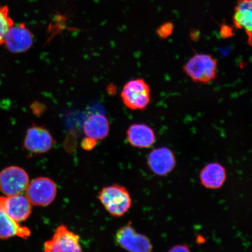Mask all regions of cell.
<instances>
[{
    "label": "cell",
    "mask_w": 252,
    "mask_h": 252,
    "mask_svg": "<svg viewBox=\"0 0 252 252\" xmlns=\"http://www.w3.org/2000/svg\"><path fill=\"white\" fill-rule=\"evenodd\" d=\"M218 63L209 54H196L184 66L185 74L195 83L209 84L217 77Z\"/></svg>",
    "instance_id": "obj_1"
},
{
    "label": "cell",
    "mask_w": 252,
    "mask_h": 252,
    "mask_svg": "<svg viewBox=\"0 0 252 252\" xmlns=\"http://www.w3.org/2000/svg\"><path fill=\"white\" fill-rule=\"evenodd\" d=\"M98 198L108 212L115 217L124 216L132 206L131 197L128 191L119 185L103 188Z\"/></svg>",
    "instance_id": "obj_2"
},
{
    "label": "cell",
    "mask_w": 252,
    "mask_h": 252,
    "mask_svg": "<svg viewBox=\"0 0 252 252\" xmlns=\"http://www.w3.org/2000/svg\"><path fill=\"white\" fill-rule=\"evenodd\" d=\"M121 97L127 108L134 110H144L151 102L149 85L143 79L129 81L123 88Z\"/></svg>",
    "instance_id": "obj_3"
},
{
    "label": "cell",
    "mask_w": 252,
    "mask_h": 252,
    "mask_svg": "<svg viewBox=\"0 0 252 252\" xmlns=\"http://www.w3.org/2000/svg\"><path fill=\"white\" fill-rule=\"evenodd\" d=\"M25 191V196L32 205L43 207L49 206L55 200L58 189L51 179L39 177L29 183Z\"/></svg>",
    "instance_id": "obj_4"
},
{
    "label": "cell",
    "mask_w": 252,
    "mask_h": 252,
    "mask_svg": "<svg viewBox=\"0 0 252 252\" xmlns=\"http://www.w3.org/2000/svg\"><path fill=\"white\" fill-rule=\"evenodd\" d=\"M29 183V176L21 167L10 166L0 172V191L6 196L23 193Z\"/></svg>",
    "instance_id": "obj_5"
},
{
    "label": "cell",
    "mask_w": 252,
    "mask_h": 252,
    "mask_svg": "<svg viewBox=\"0 0 252 252\" xmlns=\"http://www.w3.org/2000/svg\"><path fill=\"white\" fill-rule=\"evenodd\" d=\"M45 252H83L80 236L61 225L56 228L53 237L44 244Z\"/></svg>",
    "instance_id": "obj_6"
},
{
    "label": "cell",
    "mask_w": 252,
    "mask_h": 252,
    "mask_svg": "<svg viewBox=\"0 0 252 252\" xmlns=\"http://www.w3.org/2000/svg\"><path fill=\"white\" fill-rule=\"evenodd\" d=\"M116 240L120 247L128 252H153L150 239L137 232L130 223L118 230Z\"/></svg>",
    "instance_id": "obj_7"
},
{
    "label": "cell",
    "mask_w": 252,
    "mask_h": 252,
    "mask_svg": "<svg viewBox=\"0 0 252 252\" xmlns=\"http://www.w3.org/2000/svg\"><path fill=\"white\" fill-rule=\"evenodd\" d=\"M54 139L47 128L33 125L28 129L24 138V149L34 154H45L51 150Z\"/></svg>",
    "instance_id": "obj_8"
},
{
    "label": "cell",
    "mask_w": 252,
    "mask_h": 252,
    "mask_svg": "<svg viewBox=\"0 0 252 252\" xmlns=\"http://www.w3.org/2000/svg\"><path fill=\"white\" fill-rule=\"evenodd\" d=\"M33 43L32 33L24 24L12 27L6 34L4 43L8 51L22 53L28 51Z\"/></svg>",
    "instance_id": "obj_9"
},
{
    "label": "cell",
    "mask_w": 252,
    "mask_h": 252,
    "mask_svg": "<svg viewBox=\"0 0 252 252\" xmlns=\"http://www.w3.org/2000/svg\"><path fill=\"white\" fill-rule=\"evenodd\" d=\"M147 164L151 171L156 175L164 176L175 168L176 157L168 148H158L151 151L148 157Z\"/></svg>",
    "instance_id": "obj_10"
},
{
    "label": "cell",
    "mask_w": 252,
    "mask_h": 252,
    "mask_svg": "<svg viewBox=\"0 0 252 252\" xmlns=\"http://www.w3.org/2000/svg\"><path fill=\"white\" fill-rule=\"evenodd\" d=\"M4 196L0 197V239H7L18 236L23 239L30 237V229L15 221L6 213L4 207Z\"/></svg>",
    "instance_id": "obj_11"
},
{
    "label": "cell",
    "mask_w": 252,
    "mask_h": 252,
    "mask_svg": "<svg viewBox=\"0 0 252 252\" xmlns=\"http://www.w3.org/2000/svg\"><path fill=\"white\" fill-rule=\"evenodd\" d=\"M32 206L26 196L16 194L4 196V207L6 213L17 222L25 221L29 218L32 213Z\"/></svg>",
    "instance_id": "obj_12"
},
{
    "label": "cell",
    "mask_w": 252,
    "mask_h": 252,
    "mask_svg": "<svg viewBox=\"0 0 252 252\" xmlns=\"http://www.w3.org/2000/svg\"><path fill=\"white\" fill-rule=\"evenodd\" d=\"M127 140L131 146L148 149L155 143L156 136L152 128L145 124H133L127 130Z\"/></svg>",
    "instance_id": "obj_13"
},
{
    "label": "cell",
    "mask_w": 252,
    "mask_h": 252,
    "mask_svg": "<svg viewBox=\"0 0 252 252\" xmlns=\"http://www.w3.org/2000/svg\"><path fill=\"white\" fill-rule=\"evenodd\" d=\"M233 24L238 30H244L248 37V43L252 46V0H238L236 2Z\"/></svg>",
    "instance_id": "obj_14"
},
{
    "label": "cell",
    "mask_w": 252,
    "mask_h": 252,
    "mask_svg": "<svg viewBox=\"0 0 252 252\" xmlns=\"http://www.w3.org/2000/svg\"><path fill=\"white\" fill-rule=\"evenodd\" d=\"M83 129L86 137L97 142L105 139L109 135V123L105 116L94 113L87 118Z\"/></svg>",
    "instance_id": "obj_15"
},
{
    "label": "cell",
    "mask_w": 252,
    "mask_h": 252,
    "mask_svg": "<svg viewBox=\"0 0 252 252\" xmlns=\"http://www.w3.org/2000/svg\"><path fill=\"white\" fill-rule=\"evenodd\" d=\"M201 184L209 189H218L221 188L226 181V170L219 163H208L200 173Z\"/></svg>",
    "instance_id": "obj_16"
},
{
    "label": "cell",
    "mask_w": 252,
    "mask_h": 252,
    "mask_svg": "<svg viewBox=\"0 0 252 252\" xmlns=\"http://www.w3.org/2000/svg\"><path fill=\"white\" fill-rule=\"evenodd\" d=\"M9 12L8 6L0 5V45H3L6 34L14 25Z\"/></svg>",
    "instance_id": "obj_17"
},
{
    "label": "cell",
    "mask_w": 252,
    "mask_h": 252,
    "mask_svg": "<svg viewBox=\"0 0 252 252\" xmlns=\"http://www.w3.org/2000/svg\"><path fill=\"white\" fill-rule=\"evenodd\" d=\"M173 31V24L172 23H166L158 28L157 33L160 39H165L171 35Z\"/></svg>",
    "instance_id": "obj_18"
},
{
    "label": "cell",
    "mask_w": 252,
    "mask_h": 252,
    "mask_svg": "<svg viewBox=\"0 0 252 252\" xmlns=\"http://www.w3.org/2000/svg\"><path fill=\"white\" fill-rule=\"evenodd\" d=\"M96 144V141L86 137V138H85L83 141H82L81 147L85 150L90 151L94 149Z\"/></svg>",
    "instance_id": "obj_19"
},
{
    "label": "cell",
    "mask_w": 252,
    "mask_h": 252,
    "mask_svg": "<svg viewBox=\"0 0 252 252\" xmlns=\"http://www.w3.org/2000/svg\"><path fill=\"white\" fill-rule=\"evenodd\" d=\"M220 32V35L223 38H228V37L233 36V30L226 25H223Z\"/></svg>",
    "instance_id": "obj_20"
},
{
    "label": "cell",
    "mask_w": 252,
    "mask_h": 252,
    "mask_svg": "<svg viewBox=\"0 0 252 252\" xmlns=\"http://www.w3.org/2000/svg\"><path fill=\"white\" fill-rule=\"evenodd\" d=\"M168 252H191L187 245H178L172 247Z\"/></svg>",
    "instance_id": "obj_21"
}]
</instances>
